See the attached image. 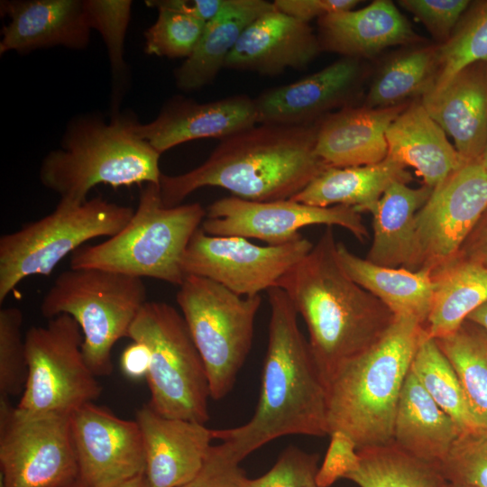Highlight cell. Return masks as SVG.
<instances>
[{
	"label": "cell",
	"instance_id": "cell-9",
	"mask_svg": "<svg viewBox=\"0 0 487 487\" xmlns=\"http://www.w3.org/2000/svg\"><path fill=\"white\" fill-rule=\"evenodd\" d=\"M128 338L151 353L146 377L156 412L170 418L206 424L211 398L207 372L181 313L162 301H147Z\"/></svg>",
	"mask_w": 487,
	"mask_h": 487
},
{
	"label": "cell",
	"instance_id": "cell-36",
	"mask_svg": "<svg viewBox=\"0 0 487 487\" xmlns=\"http://www.w3.org/2000/svg\"><path fill=\"white\" fill-rule=\"evenodd\" d=\"M477 62H487V0L471 1L448 40L437 44V70L431 91Z\"/></svg>",
	"mask_w": 487,
	"mask_h": 487
},
{
	"label": "cell",
	"instance_id": "cell-33",
	"mask_svg": "<svg viewBox=\"0 0 487 487\" xmlns=\"http://www.w3.org/2000/svg\"><path fill=\"white\" fill-rule=\"evenodd\" d=\"M435 340L457 375L476 427L487 428V331L466 319Z\"/></svg>",
	"mask_w": 487,
	"mask_h": 487
},
{
	"label": "cell",
	"instance_id": "cell-34",
	"mask_svg": "<svg viewBox=\"0 0 487 487\" xmlns=\"http://www.w3.org/2000/svg\"><path fill=\"white\" fill-rule=\"evenodd\" d=\"M360 465L348 474L359 487H443L440 464L416 458L393 443L358 450Z\"/></svg>",
	"mask_w": 487,
	"mask_h": 487
},
{
	"label": "cell",
	"instance_id": "cell-53",
	"mask_svg": "<svg viewBox=\"0 0 487 487\" xmlns=\"http://www.w3.org/2000/svg\"><path fill=\"white\" fill-rule=\"evenodd\" d=\"M305 487H317L315 482V475H312L307 482Z\"/></svg>",
	"mask_w": 487,
	"mask_h": 487
},
{
	"label": "cell",
	"instance_id": "cell-29",
	"mask_svg": "<svg viewBox=\"0 0 487 487\" xmlns=\"http://www.w3.org/2000/svg\"><path fill=\"white\" fill-rule=\"evenodd\" d=\"M335 255L344 271L387 306L395 317L416 319L422 326L429 314L433 283L431 271L380 266L363 259L342 243Z\"/></svg>",
	"mask_w": 487,
	"mask_h": 487
},
{
	"label": "cell",
	"instance_id": "cell-3",
	"mask_svg": "<svg viewBox=\"0 0 487 487\" xmlns=\"http://www.w3.org/2000/svg\"><path fill=\"white\" fill-rule=\"evenodd\" d=\"M336 244L332 226H326L277 284L307 326L326 385L342 364L376 344L395 320L387 306L344 271Z\"/></svg>",
	"mask_w": 487,
	"mask_h": 487
},
{
	"label": "cell",
	"instance_id": "cell-55",
	"mask_svg": "<svg viewBox=\"0 0 487 487\" xmlns=\"http://www.w3.org/2000/svg\"><path fill=\"white\" fill-rule=\"evenodd\" d=\"M1 487V486H0Z\"/></svg>",
	"mask_w": 487,
	"mask_h": 487
},
{
	"label": "cell",
	"instance_id": "cell-23",
	"mask_svg": "<svg viewBox=\"0 0 487 487\" xmlns=\"http://www.w3.org/2000/svg\"><path fill=\"white\" fill-rule=\"evenodd\" d=\"M420 101L465 162L482 158L487 145V62L464 68Z\"/></svg>",
	"mask_w": 487,
	"mask_h": 487
},
{
	"label": "cell",
	"instance_id": "cell-21",
	"mask_svg": "<svg viewBox=\"0 0 487 487\" xmlns=\"http://www.w3.org/2000/svg\"><path fill=\"white\" fill-rule=\"evenodd\" d=\"M320 51L308 23L273 8L244 29L224 68L274 76L288 68H306Z\"/></svg>",
	"mask_w": 487,
	"mask_h": 487
},
{
	"label": "cell",
	"instance_id": "cell-15",
	"mask_svg": "<svg viewBox=\"0 0 487 487\" xmlns=\"http://www.w3.org/2000/svg\"><path fill=\"white\" fill-rule=\"evenodd\" d=\"M486 209L487 170L481 159L465 162L417 213L421 269L432 271L454 257Z\"/></svg>",
	"mask_w": 487,
	"mask_h": 487
},
{
	"label": "cell",
	"instance_id": "cell-24",
	"mask_svg": "<svg viewBox=\"0 0 487 487\" xmlns=\"http://www.w3.org/2000/svg\"><path fill=\"white\" fill-rule=\"evenodd\" d=\"M388 108L349 106L317 122L316 153L328 166L345 168L382 161L386 132L409 105Z\"/></svg>",
	"mask_w": 487,
	"mask_h": 487
},
{
	"label": "cell",
	"instance_id": "cell-45",
	"mask_svg": "<svg viewBox=\"0 0 487 487\" xmlns=\"http://www.w3.org/2000/svg\"><path fill=\"white\" fill-rule=\"evenodd\" d=\"M359 0H276L274 8L287 15L308 23L314 18L354 9Z\"/></svg>",
	"mask_w": 487,
	"mask_h": 487
},
{
	"label": "cell",
	"instance_id": "cell-22",
	"mask_svg": "<svg viewBox=\"0 0 487 487\" xmlns=\"http://www.w3.org/2000/svg\"><path fill=\"white\" fill-rule=\"evenodd\" d=\"M321 51L346 58L372 59L389 47L424 43L409 22L390 0H375L357 9L317 19Z\"/></svg>",
	"mask_w": 487,
	"mask_h": 487
},
{
	"label": "cell",
	"instance_id": "cell-11",
	"mask_svg": "<svg viewBox=\"0 0 487 487\" xmlns=\"http://www.w3.org/2000/svg\"><path fill=\"white\" fill-rule=\"evenodd\" d=\"M83 341L78 324L66 314L28 329V377L19 411L71 414L99 398L102 386L85 360Z\"/></svg>",
	"mask_w": 487,
	"mask_h": 487
},
{
	"label": "cell",
	"instance_id": "cell-43",
	"mask_svg": "<svg viewBox=\"0 0 487 487\" xmlns=\"http://www.w3.org/2000/svg\"><path fill=\"white\" fill-rule=\"evenodd\" d=\"M320 468L315 474L317 487H329L341 478L356 471L360 465V455L356 444L343 431H334Z\"/></svg>",
	"mask_w": 487,
	"mask_h": 487
},
{
	"label": "cell",
	"instance_id": "cell-40",
	"mask_svg": "<svg viewBox=\"0 0 487 487\" xmlns=\"http://www.w3.org/2000/svg\"><path fill=\"white\" fill-rule=\"evenodd\" d=\"M92 30H96L106 44L112 76L119 80L126 70L124 47L131 17L130 0H84Z\"/></svg>",
	"mask_w": 487,
	"mask_h": 487
},
{
	"label": "cell",
	"instance_id": "cell-16",
	"mask_svg": "<svg viewBox=\"0 0 487 487\" xmlns=\"http://www.w3.org/2000/svg\"><path fill=\"white\" fill-rule=\"evenodd\" d=\"M70 421L79 478L89 487H114L144 473V444L136 420L90 402L72 412Z\"/></svg>",
	"mask_w": 487,
	"mask_h": 487
},
{
	"label": "cell",
	"instance_id": "cell-42",
	"mask_svg": "<svg viewBox=\"0 0 487 487\" xmlns=\"http://www.w3.org/2000/svg\"><path fill=\"white\" fill-rule=\"evenodd\" d=\"M317 454L289 446L266 473L251 479L250 487H305L308 480L317 473Z\"/></svg>",
	"mask_w": 487,
	"mask_h": 487
},
{
	"label": "cell",
	"instance_id": "cell-47",
	"mask_svg": "<svg viewBox=\"0 0 487 487\" xmlns=\"http://www.w3.org/2000/svg\"><path fill=\"white\" fill-rule=\"evenodd\" d=\"M151 365V353L148 346L138 341H133L124 348L120 358V366L124 374L133 380L146 378Z\"/></svg>",
	"mask_w": 487,
	"mask_h": 487
},
{
	"label": "cell",
	"instance_id": "cell-49",
	"mask_svg": "<svg viewBox=\"0 0 487 487\" xmlns=\"http://www.w3.org/2000/svg\"><path fill=\"white\" fill-rule=\"evenodd\" d=\"M466 319L487 331V301L473 310Z\"/></svg>",
	"mask_w": 487,
	"mask_h": 487
},
{
	"label": "cell",
	"instance_id": "cell-50",
	"mask_svg": "<svg viewBox=\"0 0 487 487\" xmlns=\"http://www.w3.org/2000/svg\"><path fill=\"white\" fill-rule=\"evenodd\" d=\"M114 487H150L145 473H142L133 478H130Z\"/></svg>",
	"mask_w": 487,
	"mask_h": 487
},
{
	"label": "cell",
	"instance_id": "cell-46",
	"mask_svg": "<svg viewBox=\"0 0 487 487\" xmlns=\"http://www.w3.org/2000/svg\"><path fill=\"white\" fill-rule=\"evenodd\" d=\"M230 0H148L145 4L153 8L175 10L193 16L204 23L216 17Z\"/></svg>",
	"mask_w": 487,
	"mask_h": 487
},
{
	"label": "cell",
	"instance_id": "cell-14",
	"mask_svg": "<svg viewBox=\"0 0 487 487\" xmlns=\"http://www.w3.org/2000/svg\"><path fill=\"white\" fill-rule=\"evenodd\" d=\"M206 211L201 228L207 234L258 239L267 245L294 242L302 237L300 229L314 225L341 226L361 242L368 236L362 214L344 205L320 207L290 198L256 202L233 196L216 200Z\"/></svg>",
	"mask_w": 487,
	"mask_h": 487
},
{
	"label": "cell",
	"instance_id": "cell-26",
	"mask_svg": "<svg viewBox=\"0 0 487 487\" xmlns=\"http://www.w3.org/2000/svg\"><path fill=\"white\" fill-rule=\"evenodd\" d=\"M432 191L404 181H395L384 191L372 213L373 239L366 260L391 268L421 269L416 216Z\"/></svg>",
	"mask_w": 487,
	"mask_h": 487
},
{
	"label": "cell",
	"instance_id": "cell-48",
	"mask_svg": "<svg viewBox=\"0 0 487 487\" xmlns=\"http://www.w3.org/2000/svg\"><path fill=\"white\" fill-rule=\"evenodd\" d=\"M456 254L487 265V209Z\"/></svg>",
	"mask_w": 487,
	"mask_h": 487
},
{
	"label": "cell",
	"instance_id": "cell-6",
	"mask_svg": "<svg viewBox=\"0 0 487 487\" xmlns=\"http://www.w3.org/2000/svg\"><path fill=\"white\" fill-rule=\"evenodd\" d=\"M206 214L198 202L167 207L161 201L159 185L146 184L127 225L100 244L76 250L69 267L99 268L179 287L186 277L182 257Z\"/></svg>",
	"mask_w": 487,
	"mask_h": 487
},
{
	"label": "cell",
	"instance_id": "cell-31",
	"mask_svg": "<svg viewBox=\"0 0 487 487\" xmlns=\"http://www.w3.org/2000/svg\"><path fill=\"white\" fill-rule=\"evenodd\" d=\"M273 8L272 3L263 0H230L216 17L206 23L194 51L176 69L177 87L194 91L211 83L244 29Z\"/></svg>",
	"mask_w": 487,
	"mask_h": 487
},
{
	"label": "cell",
	"instance_id": "cell-2",
	"mask_svg": "<svg viewBox=\"0 0 487 487\" xmlns=\"http://www.w3.org/2000/svg\"><path fill=\"white\" fill-rule=\"evenodd\" d=\"M317 123L258 124L222 139L198 167L162 174L160 195L175 207L203 187H219L256 202L289 199L329 166L316 153Z\"/></svg>",
	"mask_w": 487,
	"mask_h": 487
},
{
	"label": "cell",
	"instance_id": "cell-38",
	"mask_svg": "<svg viewBox=\"0 0 487 487\" xmlns=\"http://www.w3.org/2000/svg\"><path fill=\"white\" fill-rule=\"evenodd\" d=\"M23 316L17 307L0 309V397L22 395L28 377Z\"/></svg>",
	"mask_w": 487,
	"mask_h": 487
},
{
	"label": "cell",
	"instance_id": "cell-28",
	"mask_svg": "<svg viewBox=\"0 0 487 487\" xmlns=\"http://www.w3.org/2000/svg\"><path fill=\"white\" fill-rule=\"evenodd\" d=\"M407 168L388 157L354 167L329 166L290 199L314 207L344 205L372 214L384 191L395 181L410 182Z\"/></svg>",
	"mask_w": 487,
	"mask_h": 487
},
{
	"label": "cell",
	"instance_id": "cell-20",
	"mask_svg": "<svg viewBox=\"0 0 487 487\" xmlns=\"http://www.w3.org/2000/svg\"><path fill=\"white\" fill-rule=\"evenodd\" d=\"M0 11L9 18L1 32V55L56 46L82 50L89 43L84 0H5Z\"/></svg>",
	"mask_w": 487,
	"mask_h": 487
},
{
	"label": "cell",
	"instance_id": "cell-37",
	"mask_svg": "<svg viewBox=\"0 0 487 487\" xmlns=\"http://www.w3.org/2000/svg\"><path fill=\"white\" fill-rule=\"evenodd\" d=\"M157 10V20L144 32L145 52L160 57L187 59L197 47L206 23L175 10Z\"/></svg>",
	"mask_w": 487,
	"mask_h": 487
},
{
	"label": "cell",
	"instance_id": "cell-17",
	"mask_svg": "<svg viewBox=\"0 0 487 487\" xmlns=\"http://www.w3.org/2000/svg\"><path fill=\"white\" fill-rule=\"evenodd\" d=\"M367 75L362 60L343 57L299 81L254 98L259 124L308 125L336 108L354 106Z\"/></svg>",
	"mask_w": 487,
	"mask_h": 487
},
{
	"label": "cell",
	"instance_id": "cell-54",
	"mask_svg": "<svg viewBox=\"0 0 487 487\" xmlns=\"http://www.w3.org/2000/svg\"><path fill=\"white\" fill-rule=\"evenodd\" d=\"M443 487H473V486L453 483L446 481V482L444 484Z\"/></svg>",
	"mask_w": 487,
	"mask_h": 487
},
{
	"label": "cell",
	"instance_id": "cell-52",
	"mask_svg": "<svg viewBox=\"0 0 487 487\" xmlns=\"http://www.w3.org/2000/svg\"><path fill=\"white\" fill-rule=\"evenodd\" d=\"M481 161H482L483 167H484V168L486 169V170H487V145H486V148H485V150H484V152H483V154H482V158H481Z\"/></svg>",
	"mask_w": 487,
	"mask_h": 487
},
{
	"label": "cell",
	"instance_id": "cell-19",
	"mask_svg": "<svg viewBox=\"0 0 487 487\" xmlns=\"http://www.w3.org/2000/svg\"><path fill=\"white\" fill-rule=\"evenodd\" d=\"M259 124L254 99L245 95L197 103L174 99L148 124L137 122L140 137L159 153L202 138L225 139Z\"/></svg>",
	"mask_w": 487,
	"mask_h": 487
},
{
	"label": "cell",
	"instance_id": "cell-8",
	"mask_svg": "<svg viewBox=\"0 0 487 487\" xmlns=\"http://www.w3.org/2000/svg\"><path fill=\"white\" fill-rule=\"evenodd\" d=\"M134 210L101 197L82 203L60 200L45 216L0 237V303L24 279L50 275L69 253L97 237H112Z\"/></svg>",
	"mask_w": 487,
	"mask_h": 487
},
{
	"label": "cell",
	"instance_id": "cell-12",
	"mask_svg": "<svg viewBox=\"0 0 487 487\" xmlns=\"http://www.w3.org/2000/svg\"><path fill=\"white\" fill-rule=\"evenodd\" d=\"M71 414H27L0 397V486L60 487L79 478Z\"/></svg>",
	"mask_w": 487,
	"mask_h": 487
},
{
	"label": "cell",
	"instance_id": "cell-30",
	"mask_svg": "<svg viewBox=\"0 0 487 487\" xmlns=\"http://www.w3.org/2000/svg\"><path fill=\"white\" fill-rule=\"evenodd\" d=\"M430 271L433 297L423 330L437 339L457 330L487 301V265L455 254Z\"/></svg>",
	"mask_w": 487,
	"mask_h": 487
},
{
	"label": "cell",
	"instance_id": "cell-35",
	"mask_svg": "<svg viewBox=\"0 0 487 487\" xmlns=\"http://www.w3.org/2000/svg\"><path fill=\"white\" fill-rule=\"evenodd\" d=\"M410 370L461 431L476 427L454 368L436 340L428 337L423 329Z\"/></svg>",
	"mask_w": 487,
	"mask_h": 487
},
{
	"label": "cell",
	"instance_id": "cell-1",
	"mask_svg": "<svg viewBox=\"0 0 487 487\" xmlns=\"http://www.w3.org/2000/svg\"><path fill=\"white\" fill-rule=\"evenodd\" d=\"M267 292L269 339L255 412L244 425L214 429L222 441L216 450L239 464L278 437L328 435L326 385L299 327L298 312L280 287Z\"/></svg>",
	"mask_w": 487,
	"mask_h": 487
},
{
	"label": "cell",
	"instance_id": "cell-41",
	"mask_svg": "<svg viewBox=\"0 0 487 487\" xmlns=\"http://www.w3.org/2000/svg\"><path fill=\"white\" fill-rule=\"evenodd\" d=\"M397 3L423 23L436 44H442L448 40L471 1L399 0Z\"/></svg>",
	"mask_w": 487,
	"mask_h": 487
},
{
	"label": "cell",
	"instance_id": "cell-25",
	"mask_svg": "<svg viewBox=\"0 0 487 487\" xmlns=\"http://www.w3.org/2000/svg\"><path fill=\"white\" fill-rule=\"evenodd\" d=\"M386 141L388 157L412 167L432 189L465 163L420 99L410 102L393 120Z\"/></svg>",
	"mask_w": 487,
	"mask_h": 487
},
{
	"label": "cell",
	"instance_id": "cell-44",
	"mask_svg": "<svg viewBox=\"0 0 487 487\" xmlns=\"http://www.w3.org/2000/svg\"><path fill=\"white\" fill-rule=\"evenodd\" d=\"M240 464L222 455L212 446L199 472L179 487H250Z\"/></svg>",
	"mask_w": 487,
	"mask_h": 487
},
{
	"label": "cell",
	"instance_id": "cell-4",
	"mask_svg": "<svg viewBox=\"0 0 487 487\" xmlns=\"http://www.w3.org/2000/svg\"><path fill=\"white\" fill-rule=\"evenodd\" d=\"M422 329L416 319L395 317L376 344L339 367L326 384L328 435L345 432L358 450L393 443L400 395Z\"/></svg>",
	"mask_w": 487,
	"mask_h": 487
},
{
	"label": "cell",
	"instance_id": "cell-18",
	"mask_svg": "<svg viewBox=\"0 0 487 487\" xmlns=\"http://www.w3.org/2000/svg\"><path fill=\"white\" fill-rule=\"evenodd\" d=\"M145 450L150 487H179L199 472L212 446L214 429L206 424L170 418L149 404L136 411Z\"/></svg>",
	"mask_w": 487,
	"mask_h": 487
},
{
	"label": "cell",
	"instance_id": "cell-7",
	"mask_svg": "<svg viewBox=\"0 0 487 487\" xmlns=\"http://www.w3.org/2000/svg\"><path fill=\"white\" fill-rule=\"evenodd\" d=\"M142 279L99 268L62 271L45 293L40 310L50 319L72 317L83 334L85 360L96 377L113 372L112 350L147 302Z\"/></svg>",
	"mask_w": 487,
	"mask_h": 487
},
{
	"label": "cell",
	"instance_id": "cell-51",
	"mask_svg": "<svg viewBox=\"0 0 487 487\" xmlns=\"http://www.w3.org/2000/svg\"><path fill=\"white\" fill-rule=\"evenodd\" d=\"M60 487H89L80 478Z\"/></svg>",
	"mask_w": 487,
	"mask_h": 487
},
{
	"label": "cell",
	"instance_id": "cell-10",
	"mask_svg": "<svg viewBox=\"0 0 487 487\" xmlns=\"http://www.w3.org/2000/svg\"><path fill=\"white\" fill-rule=\"evenodd\" d=\"M176 301L204 362L211 398L221 400L251 350L262 297H242L211 280L187 275Z\"/></svg>",
	"mask_w": 487,
	"mask_h": 487
},
{
	"label": "cell",
	"instance_id": "cell-13",
	"mask_svg": "<svg viewBox=\"0 0 487 487\" xmlns=\"http://www.w3.org/2000/svg\"><path fill=\"white\" fill-rule=\"evenodd\" d=\"M313 247L305 237L281 245H257L238 236L192 235L181 261L185 276L211 280L242 297L260 295L279 280Z\"/></svg>",
	"mask_w": 487,
	"mask_h": 487
},
{
	"label": "cell",
	"instance_id": "cell-32",
	"mask_svg": "<svg viewBox=\"0 0 487 487\" xmlns=\"http://www.w3.org/2000/svg\"><path fill=\"white\" fill-rule=\"evenodd\" d=\"M437 44H416L390 56L369 87L363 106L388 108L420 99L434 87Z\"/></svg>",
	"mask_w": 487,
	"mask_h": 487
},
{
	"label": "cell",
	"instance_id": "cell-27",
	"mask_svg": "<svg viewBox=\"0 0 487 487\" xmlns=\"http://www.w3.org/2000/svg\"><path fill=\"white\" fill-rule=\"evenodd\" d=\"M461 432L409 370L395 413L393 444L416 458L440 464Z\"/></svg>",
	"mask_w": 487,
	"mask_h": 487
},
{
	"label": "cell",
	"instance_id": "cell-39",
	"mask_svg": "<svg viewBox=\"0 0 487 487\" xmlns=\"http://www.w3.org/2000/svg\"><path fill=\"white\" fill-rule=\"evenodd\" d=\"M440 469L449 482L487 487V428L462 431L440 463Z\"/></svg>",
	"mask_w": 487,
	"mask_h": 487
},
{
	"label": "cell",
	"instance_id": "cell-5",
	"mask_svg": "<svg viewBox=\"0 0 487 487\" xmlns=\"http://www.w3.org/2000/svg\"><path fill=\"white\" fill-rule=\"evenodd\" d=\"M137 121L113 112L108 122L97 116L73 120L60 147L40 167V180L60 200L82 203L97 185L115 188L160 185L159 153L136 132Z\"/></svg>",
	"mask_w": 487,
	"mask_h": 487
}]
</instances>
